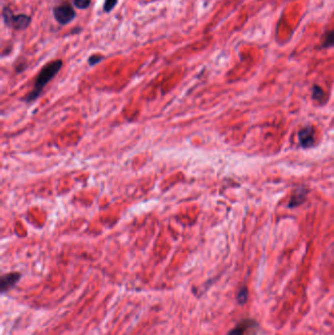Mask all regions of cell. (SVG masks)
Masks as SVG:
<instances>
[{
	"label": "cell",
	"mask_w": 334,
	"mask_h": 335,
	"mask_svg": "<svg viewBox=\"0 0 334 335\" xmlns=\"http://www.w3.org/2000/svg\"><path fill=\"white\" fill-rule=\"evenodd\" d=\"M62 66H63L62 60L57 59L49 62L48 64L42 68V70L40 71L39 75L36 78L33 90L28 95L24 97L23 100L27 103H30L38 99L45 89V86L58 74Z\"/></svg>",
	"instance_id": "obj_1"
},
{
	"label": "cell",
	"mask_w": 334,
	"mask_h": 335,
	"mask_svg": "<svg viewBox=\"0 0 334 335\" xmlns=\"http://www.w3.org/2000/svg\"><path fill=\"white\" fill-rule=\"evenodd\" d=\"M309 194V190L305 187H299L294 190L293 195L291 197L288 207L289 208H296L300 205H302L304 202L306 201L307 196Z\"/></svg>",
	"instance_id": "obj_6"
},
{
	"label": "cell",
	"mask_w": 334,
	"mask_h": 335,
	"mask_svg": "<svg viewBox=\"0 0 334 335\" xmlns=\"http://www.w3.org/2000/svg\"><path fill=\"white\" fill-rule=\"evenodd\" d=\"M117 3H118V0H105L104 5H103L104 12L110 13L112 10L114 9V7L117 5Z\"/></svg>",
	"instance_id": "obj_11"
},
{
	"label": "cell",
	"mask_w": 334,
	"mask_h": 335,
	"mask_svg": "<svg viewBox=\"0 0 334 335\" xmlns=\"http://www.w3.org/2000/svg\"><path fill=\"white\" fill-rule=\"evenodd\" d=\"M247 298H248V289L246 287H242L239 293H238V296H237V300L240 304H244L246 301H247Z\"/></svg>",
	"instance_id": "obj_14"
},
{
	"label": "cell",
	"mask_w": 334,
	"mask_h": 335,
	"mask_svg": "<svg viewBox=\"0 0 334 335\" xmlns=\"http://www.w3.org/2000/svg\"><path fill=\"white\" fill-rule=\"evenodd\" d=\"M32 22V18L26 14H18L14 16L13 21L11 24V28L15 29L16 31H24L26 30Z\"/></svg>",
	"instance_id": "obj_7"
},
{
	"label": "cell",
	"mask_w": 334,
	"mask_h": 335,
	"mask_svg": "<svg viewBox=\"0 0 334 335\" xmlns=\"http://www.w3.org/2000/svg\"><path fill=\"white\" fill-rule=\"evenodd\" d=\"M298 138L302 147L304 148L312 147L315 141V131L311 126L304 127L299 131Z\"/></svg>",
	"instance_id": "obj_3"
},
{
	"label": "cell",
	"mask_w": 334,
	"mask_h": 335,
	"mask_svg": "<svg viewBox=\"0 0 334 335\" xmlns=\"http://www.w3.org/2000/svg\"><path fill=\"white\" fill-rule=\"evenodd\" d=\"M104 59V57L100 54H93L91 55L89 58V64L90 66H94L98 63H100L102 60Z\"/></svg>",
	"instance_id": "obj_13"
},
{
	"label": "cell",
	"mask_w": 334,
	"mask_h": 335,
	"mask_svg": "<svg viewBox=\"0 0 334 335\" xmlns=\"http://www.w3.org/2000/svg\"><path fill=\"white\" fill-rule=\"evenodd\" d=\"M53 15L59 24L67 25L68 23L72 22L75 19L76 11L70 3L64 2L53 8Z\"/></svg>",
	"instance_id": "obj_2"
},
{
	"label": "cell",
	"mask_w": 334,
	"mask_h": 335,
	"mask_svg": "<svg viewBox=\"0 0 334 335\" xmlns=\"http://www.w3.org/2000/svg\"><path fill=\"white\" fill-rule=\"evenodd\" d=\"M91 4V0H74V5L79 9H87Z\"/></svg>",
	"instance_id": "obj_12"
},
{
	"label": "cell",
	"mask_w": 334,
	"mask_h": 335,
	"mask_svg": "<svg viewBox=\"0 0 334 335\" xmlns=\"http://www.w3.org/2000/svg\"><path fill=\"white\" fill-rule=\"evenodd\" d=\"M254 329H257L256 321L252 319H244L239 322L232 330H230L227 335H245L246 332Z\"/></svg>",
	"instance_id": "obj_5"
},
{
	"label": "cell",
	"mask_w": 334,
	"mask_h": 335,
	"mask_svg": "<svg viewBox=\"0 0 334 335\" xmlns=\"http://www.w3.org/2000/svg\"><path fill=\"white\" fill-rule=\"evenodd\" d=\"M334 46V29L326 32L322 38L320 48H329Z\"/></svg>",
	"instance_id": "obj_9"
},
{
	"label": "cell",
	"mask_w": 334,
	"mask_h": 335,
	"mask_svg": "<svg viewBox=\"0 0 334 335\" xmlns=\"http://www.w3.org/2000/svg\"><path fill=\"white\" fill-rule=\"evenodd\" d=\"M325 91L322 90V88L317 85H314L312 87V98L314 100H316L320 104H323L325 102Z\"/></svg>",
	"instance_id": "obj_8"
},
{
	"label": "cell",
	"mask_w": 334,
	"mask_h": 335,
	"mask_svg": "<svg viewBox=\"0 0 334 335\" xmlns=\"http://www.w3.org/2000/svg\"><path fill=\"white\" fill-rule=\"evenodd\" d=\"M2 18H3V21H4L6 26L11 27V24L13 21V18H14V14L9 7L4 6L2 8Z\"/></svg>",
	"instance_id": "obj_10"
},
{
	"label": "cell",
	"mask_w": 334,
	"mask_h": 335,
	"mask_svg": "<svg viewBox=\"0 0 334 335\" xmlns=\"http://www.w3.org/2000/svg\"><path fill=\"white\" fill-rule=\"evenodd\" d=\"M21 278V274L19 272H10L1 277L0 281V289L2 293L11 290Z\"/></svg>",
	"instance_id": "obj_4"
}]
</instances>
